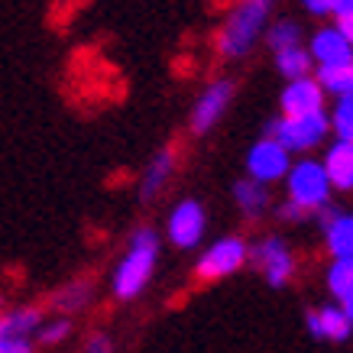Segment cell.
I'll return each instance as SVG.
<instances>
[{
	"label": "cell",
	"mask_w": 353,
	"mask_h": 353,
	"mask_svg": "<svg viewBox=\"0 0 353 353\" xmlns=\"http://www.w3.org/2000/svg\"><path fill=\"white\" fill-rule=\"evenodd\" d=\"M272 7H276V0H240V3H234V10L227 13L224 26L217 32L221 55L240 59V55L250 52L259 36L266 32Z\"/></svg>",
	"instance_id": "cell-1"
},
{
	"label": "cell",
	"mask_w": 353,
	"mask_h": 353,
	"mask_svg": "<svg viewBox=\"0 0 353 353\" xmlns=\"http://www.w3.org/2000/svg\"><path fill=\"white\" fill-rule=\"evenodd\" d=\"M156 259H159V240L150 227H139L130 234V246L123 259H120L117 272H114V295L120 301L137 299L139 292L150 285L152 269H156Z\"/></svg>",
	"instance_id": "cell-2"
},
{
	"label": "cell",
	"mask_w": 353,
	"mask_h": 353,
	"mask_svg": "<svg viewBox=\"0 0 353 353\" xmlns=\"http://www.w3.org/2000/svg\"><path fill=\"white\" fill-rule=\"evenodd\" d=\"M266 137H276L289 152H311L331 137V117L324 108L308 114H282L266 123Z\"/></svg>",
	"instance_id": "cell-3"
},
{
	"label": "cell",
	"mask_w": 353,
	"mask_h": 353,
	"mask_svg": "<svg viewBox=\"0 0 353 353\" xmlns=\"http://www.w3.org/2000/svg\"><path fill=\"white\" fill-rule=\"evenodd\" d=\"M285 192L295 204H301L308 214H318L324 204H331V179H327V172H324V162L321 159H299L292 162L289 172H285Z\"/></svg>",
	"instance_id": "cell-4"
},
{
	"label": "cell",
	"mask_w": 353,
	"mask_h": 353,
	"mask_svg": "<svg viewBox=\"0 0 353 353\" xmlns=\"http://www.w3.org/2000/svg\"><path fill=\"white\" fill-rule=\"evenodd\" d=\"M250 259V246H246L243 236H221L208 246L198 259V276L201 279H224L234 276L236 269L246 266Z\"/></svg>",
	"instance_id": "cell-5"
},
{
	"label": "cell",
	"mask_w": 353,
	"mask_h": 353,
	"mask_svg": "<svg viewBox=\"0 0 353 353\" xmlns=\"http://www.w3.org/2000/svg\"><path fill=\"white\" fill-rule=\"evenodd\" d=\"M289 165H292V152L276 137H263L259 143H253V150L246 152V175L263 185L282 182Z\"/></svg>",
	"instance_id": "cell-6"
},
{
	"label": "cell",
	"mask_w": 353,
	"mask_h": 353,
	"mask_svg": "<svg viewBox=\"0 0 353 353\" xmlns=\"http://www.w3.org/2000/svg\"><path fill=\"white\" fill-rule=\"evenodd\" d=\"M43 321L39 308H13L0 314V353H30L32 334Z\"/></svg>",
	"instance_id": "cell-7"
},
{
	"label": "cell",
	"mask_w": 353,
	"mask_h": 353,
	"mask_svg": "<svg viewBox=\"0 0 353 353\" xmlns=\"http://www.w3.org/2000/svg\"><path fill=\"white\" fill-rule=\"evenodd\" d=\"M250 259L263 269V276H266L269 285H285L295 272V256H292L289 243L282 240V236H266V240H259L256 246H250Z\"/></svg>",
	"instance_id": "cell-8"
},
{
	"label": "cell",
	"mask_w": 353,
	"mask_h": 353,
	"mask_svg": "<svg viewBox=\"0 0 353 353\" xmlns=\"http://www.w3.org/2000/svg\"><path fill=\"white\" fill-rule=\"evenodd\" d=\"M204 227H208V217H204V208L198 201H179L175 208H172L169 214V240L179 250H194V246L201 243L204 236Z\"/></svg>",
	"instance_id": "cell-9"
},
{
	"label": "cell",
	"mask_w": 353,
	"mask_h": 353,
	"mask_svg": "<svg viewBox=\"0 0 353 353\" xmlns=\"http://www.w3.org/2000/svg\"><path fill=\"white\" fill-rule=\"evenodd\" d=\"M230 101H234V85H230L227 78H221V81L204 88L201 97L194 101V110H192L194 133H208V130L214 127L217 120L224 117V110L230 108Z\"/></svg>",
	"instance_id": "cell-10"
},
{
	"label": "cell",
	"mask_w": 353,
	"mask_h": 353,
	"mask_svg": "<svg viewBox=\"0 0 353 353\" xmlns=\"http://www.w3.org/2000/svg\"><path fill=\"white\" fill-rule=\"evenodd\" d=\"M324 97H327V91L311 72V75L292 78L285 91H282V97H279V104H282V114H308V110L324 108Z\"/></svg>",
	"instance_id": "cell-11"
},
{
	"label": "cell",
	"mask_w": 353,
	"mask_h": 353,
	"mask_svg": "<svg viewBox=\"0 0 353 353\" xmlns=\"http://www.w3.org/2000/svg\"><path fill=\"white\" fill-rule=\"evenodd\" d=\"M305 324H308V334L314 337V341L343 343V341H350V334H353V321L347 318V311L341 308V301L311 311Z\"/></svg>",
	"instance_id": "cell-12"
},
{
	"label": "cell",
	"mask_w": 353,
	"mask_h": 353,
	"mask_svg": "<svg viewBox=\"0 0 353 353\" xmlns=\"http://www.w3.org/2000/svg\"><path fill=\"white\" fill-rule=\"evenodd\" d=\"M324 243L331 256H353V211H334L331 204L321 208Z\"/></svg>",
	"instance_id": "cell-13"
},
{
	"label": "cell",
	"mask_w": 353,
	"mask_h": 353,
	"mask_svg": "<svg viewBox=\"0 0 353 353\" xmlns=\"http://www.w3.org/2000/svg\"><path fill=\"white\" fill-rule=\"evenodd\" d=\"M324 172L334 192H353V139H334L324 152Z\"/></svg>",
	"instance_id": "cell-14"
},
{
	"label": "cell",
	"mask_w": 353,
	"mask_h": 353,
	"mask_svg": "<svg viewBox=\"0 0 353 353\" xmlns=\"http://www.w3.org/2000/svg\"><path fill=\"white\" fill-rule=\"evenodd\" d=\"M308 52L314 59V65H334V62L353 59V46L337 26H321V30L311 36Z\"/></svg>",
	"instance_id": "cell-15"
},
{
	"label": "cell",
	"mask_w": 353,
	"mask_h": 353,
	"mask_svg": "<svg viewBox=\"0 0 353 353\" xmlns=\"http://www.w3.org/2000/svg\"><path fill=\"white\" fill-rule=\"evenodd\" d=\"M234 204L240 208V214H243V217L259 221V217L269 211L272 194H269V188L263 182H256V179H250V175H246L243 182L234 185Z\"/></svg>",
	"instance_id": "cell-16"
},
{
	"label": "cell",
	"mask_w": 353,
	"mask_h": 353,
	"mask_svg": "<svg viewBox=\"0 0 353 353\" xmlns=\"http://www.w3.org/2000/svg\"><path fill=\"white\" fill-rule=\"evenodd\" d=\"M172 172H175V152H172V150H159V152H156V159L150 162L146 175H143V182H139V194H143V198L159 194L162 188H165V182L172 179Z\"/></svg>",
	"instance_id": "cell-17"
},
{
	"label": "cell",
	"mask_w": 353,
	"mask_h": 353,
	"mask_svg": "<svg viewBox=\"0 0 353 353\" xmlns=\"http://www.w3.org/2000/svg\"><path fill=\"white\" fill-rule=\"evenodd\" d=\"M314 78L321 81V88L331 97L347 94V91H353V59L334 65H314Z\"/></svg>",
	"instance_id": "cell-18"
},
{
	"label": "cell",
	"mask_w": 353,
	"mask_h": 353,
	"mask_svg": "<svg viewBox=\"0 0 353 353\" xmlns=\"http://www.w3.org/2000/svg\"><path fill=\"white\" fill-rule=\"evenodd\" d=\"M276 68L285 81H292V78L311 75L314 59H311V52L305 49V46H289V49H279L276 52Z\"/></svg>",
	"instance_id": "cell-19"
},
{
	"label": "cell",
	"mask_w": 353,
	"mask_h": 353,
	"mask_svg": "<svg viewBox=\"0 0 353 353\" xmlns=\"http://www.w3.org/2000/svg\"><path fill=\"white\" fill-rule=\"evenodd\" d=\"M91 295H94V285H91L88 279H81V282H72V285H65V289L52 299V305L62 311V314H75V311L88 308Z\"/></svg>",
	"instance_id": "cell-20"
},
{
	"label": "cell",
	"mask_w": 353,
	"mask_h": 353,
	"mask_svg": "<svg viewBox=\"0 0 353 353\" xmlns=\"http://www.w3.org/2000/svg\"><path fill=\"white\" fill-rule=\"evenodd\" d=\"M353 289V256H331L327 266V292L341 301Z\"/></svg>",
	"instance_id": "cell-21"
},
{
	"label": "cell",
	"mask_w": 353,
	"mask_h": 353,
	"mask_svg": "<svg viewBox=\"0 0 353 353\" xmlns=\"http://www.w3.org/2000/svg\"><path fill=\"white\" fill-rule=\"evenodd\" d=\"M331 117V133L341 139H353V91L334 97V110Z\"/></svg>",
	"instance_id": "cell-22"
},
{
	"label": "cell",
	"mask_w": 353,
	"mask_h": 353,
	"mask_svg": "<svg viewBox=\"0 0 353 353\" xmlns=\"http://www.w3.org/2000/svg\"><path fill=\"white\" fill-rule=\"evenodd\" d=\"M266 43L272 52H279V49H289V46H301V26L295 20H276L266 26Z\"/></svg>",
	"instance_id": "cell-23"
},
{
	"label": "cell",
	"mask_w": 353,
	"mask_h": 353,
	"mask_svg": "<svg viewBox=\"0 0 353 353\" xmlns=\"http://www.w3.org/2000/svg\"><path fill=\"white\" fill-rule=\"evenodd\" d=\"M72 334V321L68 318H52V321H39V327H36V334H32V341L46 343V347H55V343H62L65 337Z\"/></svg>",
	"instance_id": "cell-24"
},
{
	"label": "cell",
	"mask_w": 353,
	"mask_h": 353,
	"mask_svg": "<svg viewBox=\"0 0 353 353\" xmlns=\"http://www.w3.org/2000/svg\"><path fill=\"white\" fill-rule=\"evenodd\" d=\"M305 214H308V211H305L301 204H295L292 198H289V201L279 204V217H282V221H301Z\"/></svg>",
	"instance_id": "cell-25"
},
{
	"label": "cell",
	"mask_w": 353,
	"mask_h": 353,
	"mask_svg": "<svg viewBox=\"0 0 353 353\" xmlns=\"http://www.w3.org/2000/svg\"><path fill=\"white\" fill-rule=\"evenodd\" d=\"M301 7L311 17H331V0H301Z\"/></svg>",
	"instance_id": "cell-26"
},
{
	"label": "cell",
	"mask_w": 353,
	"mask_h": 353,
	"mask_svg": "<svg viewBox=\"0 0 353 353\" xmlns=\"http://www.w3.org/2000/svg\"><path fill=\"white\" fill-rule=\"evenodd\" d=\"M334 26H337L353 46V13H337V23H334Z\"/></svg>",
	"instance_id": "cell-27"
},
{
	"label": "cell",
	"mask_w": 353,
	"mask_h": 353,
	"mask_svg": "<svg viewBox=\"0 0 353 353\" xmlns=\"http://www.w3.org/2000/svg\"><path fill=\"white\" fill-rule=\"evenodd\" d=\"M337 13H353V0H331V17Z\"/></svg>",
	"instance_id": "cell-28"
},
{
	"label": "cell",
	"mask_w": 353,
	"mask_h": 353,
	"mask_svg": "<svg viewBox=\"0 0 353 353\" xmlns=\"http://www.w3.org/2000/svg\"><path fill=\"white\" fill-rule=\"evenodd\" d=\"M88 350H110V341L108 337H101V334H94V337H91V341H88Z\"/></svg>",
	"instance_id": "cell-29"
},
{
	"label": "cell",
	"mask_w": 353,
	"mask_h": 353,
	"mask_svg": "<svg viewBox=\"0 0 353 353\" xmlns=\"http://www.w3.org/2000/svg\"><path fill=\"white\" fill-rule=\"evenodd\" d=\"M341 308L347 311V318H350V321H353V289H350V292H347V295H343V299H341Z\"/></svg>",
	"instance_id": "cell-30"
}]
</instances>
